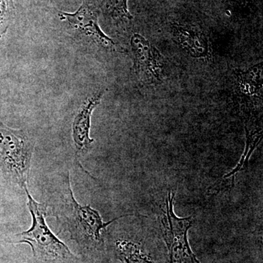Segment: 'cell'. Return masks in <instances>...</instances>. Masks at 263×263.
Returning <instances> with one entry per match:
<instances>
[{
	"instance_id": "6da1fadb",
	"label": "cell",
	"mask_w": 263,
	"mask_h": 263,
	"mask_svg": "<svg viewBox=\"0 0 263 263\" xmlns=\"http://www.w3.org/2000/svg\"><path fill=\"white\" fill-rule=\"evenodd\" d=\"M28 207L32 216V227L20 234L15 243H28L37 263H73L77 260L70 249L53 234L46 224L47 205L36 202L25 187Z\"/></svg>"
},
{
	"instance_id": "7a4b0ae2",
	"label": "cell",
	"mask_w": 263,
	"mask_h": 263,
	"mask_svg": "<svg viewBox=\"0 0 263 263\" xmlns=\"http://www.w3.org/2000/svg\"><path fill=\"white\" fill-rule=\"evenodd\" d=\"M59 217L65 229L70 233L71 238L86 250L100 249L103 243L102 230L121 218L104 222L96 210L89 205L82 206L76 202L69 183Z\"/></svg>"
},
{
	"instance_id": "3957f363",
	"label": "cell",
	"mask_w": 263,
	"mask_h": 263,
	"mask_svg": "<svg viewBox=\"0 0 263 263\" xmlns=\"http://www.w3.org/2000/svg\"><path fill=\"white\" fill-rule=\"evenodd\" d=\"M34 145L24 130L0 123V167L7 179L26 187Z\"/></svg>"
},
{
	"instance_id": "277c9868",
	"label": "cell",
	"mask_w": 263,
	"mask_h": 263,
	"mask_svg": "<svg viewBox=\"0 0 263 263\" xmlns=\"http://www.w3.org/2000/svg\"><path fill=\"white\" fill-rule=\"evenodd\" d=\"M175 194L171 192L165 200L162 219V233L169 252V263H200L190 248L188 230L193 226L191 216L181 218L174 210Z\"/></svg>"
},
{
	"instance_id": "5b68a950",
	"label": "cell",
	"mask_w": 263,
	"mask_h": 263,
	"mask_svg": "<svg viewBox=\"0 0 263 263\" xmlns=\"http://www.w3.org/2000/svg\"><path fill=\"white\" fill-rule=\"evenodd\" d=\"M134 69L148 82L157 84L163 77L165 60L157 48L140 34L131 37Z\"/></svg>"
},
{
	"instance_id": "8992f818",
	"label": "cell",
	"mask_w": 263,
	"mask_h": 263,
	"mask_svg": "<svg viewBox=\"0 0 263 263\" xmlns=\"http://www.w3.org/2000/svg\"><path fill=\"white\" fill-rule=\"evenodd\" d=\"M62 19H65L74 28L79 29L85 35L97 40L105 47H114L115 43L100 29L98 24V12L94 7L83 3L76 13L60 12Z\"/></svg>"
},
{
	"instance_id": "52a82bcc",
	"label": "cell",
	"mask_w": 263,
	"mask_h": 263,
	"mask_svg": "<svg viewBox=\"0 0 263 263\" xmlns=\"http://www.w3.org/2000/svg\"><path fill=\"white\" fill-rule=\"evenodd\" d=\"M104 91H99L85 100L78 111L72 125V137L78 154L87 152L94 140L90 138V122L93 110L101 102Z\"/></svg>"
},
{
	"instance_id": "ba28073f",
	"label": "cell",
	"mask_w": 263,
	"mask_h": 263,
	"mask_svg": "<svg viewBox=\"0 0 263 263\" xmlns=\"http://www.w3.org/2000/svg\"><path fill=\"white\" fill-rule=\"evenodd\" d=\"M173 34L176 42L192 57L203 58L209 56L207 37L195 27L186 24H175Z\"/></svg>"
},
{
	"instance_id": "9c48e42d",
	"label": "cell",
	"mask_w": 263,
	"mask_h": 263,
	"mask_svg": "<svg viewBox=\"0 0 263 263\" xmlns=\"http://www.w3.org/2000/svg\"><path fill=\"white\" fill-rule=\"evenodd\" d=\"M117 253L122 263H155L139 246L128 240L117 242Z\"/></svg>"
},
{
	"instance_id": "30bf717a",
	"label": "cell",
	"mask_w": 263,
	"mask_h": 263,
	"mask_svg": "<svg viewBox=\"0 0 263 263\" xmlns=\"http://www.w3.org/2000/svg\"><path fill=\"white\" fill-rule=\"evenodd\" d=\"M262 65H258L238 74L240 89L243 94L252 96L260 91Z\"/></svg>"
},
{
	"instance_id": "8fae6325",
	"label": "cell",
	"mask_w": 263,
	"mask_h": 263,
	"mask_svg": "<svg viewBox=\"0 0 263 263\" xmlns=\"http://www.w3.org/2000/svg\"><path fill=\"white\" fill-rule=\"evenodd\" d=\"M246 129H247V146H246L245 154L242 156L241 160H240L238 166L232 172H230L229 174L227 175L224 177V179L233 178L232 181L233 183H234L235 175L239 171H243V169L247 168L251 154L252 153L254 148L257 146L259 142L262 140V130L250 133L247 128H246Z\"/></svg>"
},
{
	"instance_id": "7c38bea8",
	"label": "cell",
	"mask_w": 263,
	"mask_h": 263,
	"mask_svg": "<svg viewBox=\"0 0 263 263\" xmlns=\"http://www.w3.org/2000/svg\"><path fill=\"white\" fill-rule=\"evenodd\" d=\"M15 8L13 0H0V38L7 32L14 18Z\"/></svg>"
},
{
	"instance_id": "4fadbf2b",
	"label": "cell",
	"mask_w": 263,
	"mask_h": 263,
	"mask_svg": "<svg viewBox=\"0 0 263 263\" xmlns=\"http://www.w3.org/2000/svg\"><path fill=\"white\" fill-rule=\"evenodd\" d=\"M128 0H105L107 9L115 18L131 20L133 18L127 8Z\"/></svg>"
},
{
	"instance_id": "5bb4252c",
	"label": "cell",
	"mask_w": 263,
	"mask_h": 263,
	"mask_svg": "<svg viewBox=\"0 0 263 263\" xmlns=\"http://www.w3.org/2000/svg\"><path fill=\"white\" fill-rule=\"evenodd\" d=\"M235 1L238 2L240 5H247L252 3L253 0H235Z\"/></svg>"
}]
</instances>
